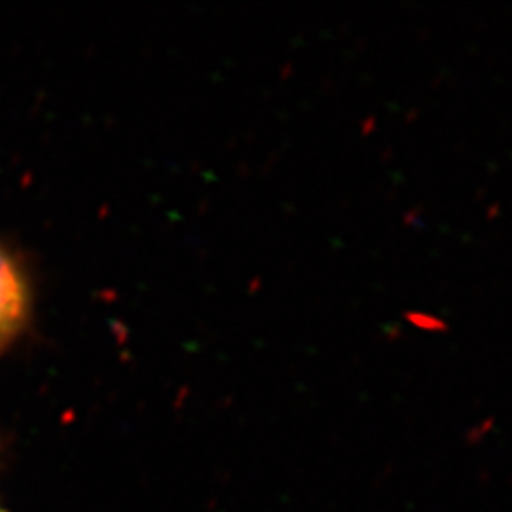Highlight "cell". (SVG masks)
<instances>
[{"mask_svg":"<svg viewBox=\"0 0 512 512\" xmlns=\"http://www.w3.org/2000/svg\"><path fill=\"white\" fill-rule=\"evenodd\" d=\"M0 512H2V509H0Z\"/></svg>","mask_w":512,"mask_h":512,"instance_id":"2","label":"cell"},{"mask_svg":"<svg viewBox=\"0 0 512 512\" xmlns=\"http://www.w3.org/2000/svg\"><path fill=\"white\" fill-rule=\"evenodd\" d=\"M29 319V279L18 258L0 243V355L16 344Z\"/></svg>","mask_w":512,"mask_h":512,"instance_id":"1","label":"cell"}]
</instances>
